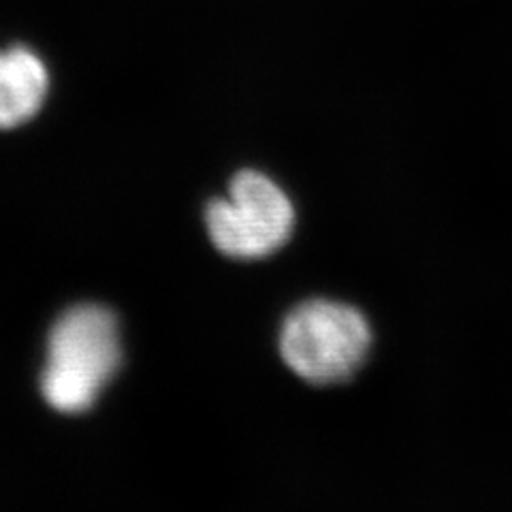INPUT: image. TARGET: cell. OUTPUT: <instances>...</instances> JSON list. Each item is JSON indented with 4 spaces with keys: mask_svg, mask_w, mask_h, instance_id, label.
Instances as JSON below:
<instances>
[{
    "mask_svg": "<svg viewBox=\"0 0 512 512\" xmlns=\"http://www.w3.org/2000/svg\"><path fill=\"white\" fill-rule=\"evenodd\" d=\"M122 365L116 314L99 303L64 310L47 335L41 395L62 414H82L99 402Z\"/></svg>",
    "mask_w": 512,
    "mask_h": 512,
    "instance_id": "obj_1",
    "label": "cell"
},
{
    "mask_svg": "<svg viewBox=\"0 0 512 512\" xmlns=\"http://www.w3.org/2000/svg\"><path fill=\"white\" fill-rule=\"evenodd\" d=\"M372 346L367 318L342 301L310 299L295 306L280 329V355L310 384H340L357 374Z\"/></svg>",
    "mask_w": 512,
    "mask_h": 512,
    "instance_id": "obj_2",
    "label": "cell"
},
{
    "mask_svg": "<svg viewBox=\"0 0 512 512\" xmlns=\"http://www.w3.org/2000/svg\"><path fill=\"white\" fill-rule=\"evenodd\" d=\"M205 227L218 252L256 261L280 250L295 227V207L286 192L261 171H239L227 197L210 201Z\"/></svg>",
    "mask_w": 512,
    "mask_h": 512,
    "instance_id": "obj_3",
    "label": "cell"
},
{
    "mask_svg": "<svg viewBox=\"0 0 512 512\" xmlns=\"http://www.w3.org/2000/svg\"><path fill=\"white\" fill-rule=\"evenodd\" d=\"M50 92L45 62L28 47L0 50V131L18 128L35 118Z\"/></svg>",
    "mask_w": 512,
    "mask_h": 512,
    "instance_id": "obj_4",
    "label": "cell"
}]
</instances>
